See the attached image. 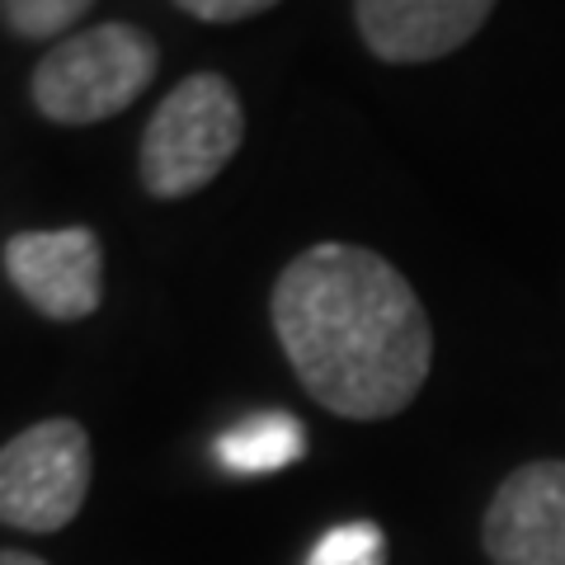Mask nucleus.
Listing matches in <instances>:
<instances>
[{"mask_svg": "<svg viewBox=\"0 0 565 565\" xmlns=\"http://www.w3.org/2000/svg\"><path fill=\"white\" fill-rule=\"evenodd\" d=\"M274 330L297 382L344 419H392L419 396L434 330L377 250L321 241L274 282Z\"/></svg>", "mask_w": 565, "mask_h": 565, "instance_id": "nucleus-1", "label": "nucleus"}, {"mask_svg": "<svg viewBox=\"0 0 565 565\" xmlns=\"http://www.w3.org/2000/svg\"><path fill=\"white\" fill-rule=\"evenodd\" d=\"M245 137V109L217 71L180 81L151 114L141 137V184L156 199L199 193L226 170Z\"/></svg>", "mask_w": 565, "mask_h": 565, "instance_id": "nucleus-2", "label": "nucleus"}, {"mask_svg": "<svg viewBox=\"0 0 565 565\" xmlns=\"http://www.w3.org/2000/svg\"><path fill=\"white\" fill-rule=\"evenodd\" d=\"M161 52L132 24H99L66 39L33 71V104L66 128L104 122L156 81Z\"/></svg>", "mask_w": 565, "mask_h": 565, "instance_id": "nucleus-3", "label": "nucleus"}, {"mask_svg": "<svg viewBox=\"0 0 565 565\" xmlns=\"http://www.w3.org/2000/svg\"><path fill=\"white\" fill-rule=\"evenodd\" d=\"M90 490V438L76 419H43L0 448V523L57 533Z\"/></svg>", "mask_w": 565, "mask_h": 565, "instance_id": "nucleus-4", "label": "nucleus"}, {"mask_svg": "<svg viewBox=\"0 0 565 565\" xmlns=\"http://www.w3.org/2000/svg\"><path fill=\"white\" fill-rule=\"evenodd\" d=\"M6 274L20 297L47 321H85L104 297V250L90 226L20 232L6 245Z\"/></svg>", "mask_w": 565, "mask_h": 565, "instance_id": "nucleus-5", "label": "nucleus"}, {"mask_svg": "<svg viewBox=\"0 0 565 565\" xmlns=\"http://www.w3.org/2000/svg\"><path fill=\"white\" fill-rule=\"evenodd\" d=\"M486 552L494 565H565V462L509 471L486 509Z\"/></svg>", "mask_w": 565, "mask_h": 565, "instance_id": "nucleus-6", "label": "nucleus"}, {"mask_svg": "<svg viewBox=\"0 0 565 565\" xmlns=\"http://www.w3.org/2000/svg\"><path fill=\"white\" fill-rule=\"evenodd\" d=\"M494 0H353L359 33L382 62H438L486 29Z\"/></svg>", "mask_w": 565, "mask_h": 565, "instance_id": "nucleus-7", "label": "nucleus"}, {"mask_svg": "<svg viewBox=\"0 0 565 565\" xmlns=\"http://www.w3.org/2000/svg\"><path fill=\"white\" fill-rule=\"evenodd\" d=\"M302 452H307V429L288 411H259L250 419H241L212 448L217 467L232 476H269L292 467Z\"/></svg>", "mask_w": 565, "mask_h": 565, "instance_id": "nucleus-8", "label": "nucleus"}, {"mask_svg": "<svg viewBox=\"0 0 565 565\" xmlns=\"http://www.w3.org/2000/svg\"><path fill=\"white\" fill-rule=\"evenodd\" d=\"M307 565H386V537L377 523H340L311 546Z\"/></svg>", "mask_w": 565, "mask_h": 565, "instance_id": "nucleus-9", "label": "nucleus"}, {"mask_svg": "<svg viewBox=\"0 0 565 565\" xmlns=\"http://www.w3.org/2000/svg\"><path fill=\"white\" fill-rule=\"evenodd\" d=\"M90 6L95 0H0L6 24L20 33V39H57L62 29L85 20Z\"/></svg>", "mask_w": 565, "mask_h": 565, "instance_id": "nucleus-10", "label": "nucleus"}, {"mask_svg": "<svg viewBox=\"0 0 565 565\" xmlns=\"http://www.w3.org/2000/svg\"><path fill=\"white\" fill-rule=\"evenodd\" d=\"M174 6L207 24H236V20H250V14L274 10L278 0H174Z\"/></svg>", "mask_w": 565, "mask_h": 565, "instance_id": "nucleus-11", "label": "nucleus"}, {"mask_svg": "<svg viewBox=\"0 0 565 565\" xmlns=\"http://www.w3.org/2000/svg\"><path fill=\"white\" fill-rule=\"evenodd\" d=\"M0 565H47V561L29 556V552H0Z\"/></svg>", "mask_w": 565, "mask_h": 565, "instance_id": "nucleus-12", "label": "nucleus"}]
</instances>
